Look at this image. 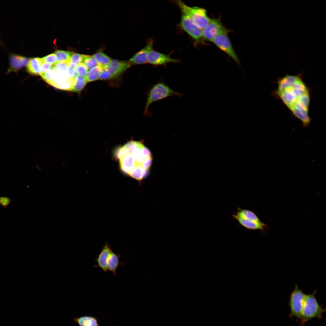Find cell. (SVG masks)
Listing matches in <instances>:
<instances>
[{"instance_id":"obj_25","label":"cell","mask_w":326,"mask_h":326,"mask_svg":"<svg viewBox=\"0 0 326 326\" xmlns=\"http://www.w3.org/2000/svg\"><path fill=\"white\" fill-rule=\"evenodd\" d=\"M82 63L86 66L88 69H90L98 65L92 56L83 55Z\"/></svg>"},{"instance_id":"obj_8","label":"cell","mask_w":326,"mask_h":326,"mask_svg":"<svg viewBox=\"0 0 326 326\" xmlns=\"http://www.w3.org/2000/svg\"><path fill=\"white\" fill-rule=\"evenodd\" d=\"M182 14L179 26L193 39L196 43L201 42L204 39L202 30L188 17Z\"/></svg>"},{"instance_id":"obj_11","label":"cell","mask_w":326,"mask_h":326,"mask_svg":"<svg viewBox=\"0 0 326 326\" xmlns=\"http://www.w3.org/2000/svg\"><path fill=\"white\" fill-rule=\"evenodd\" d=\"M178 61L171 57L169 54L161 53L153 49L149 52L147 63L154 66L165 65L170 63H177Z\"/></svg>"},{"instance_id":"obj_30","label":"cell","mask_w":326,"mask_h":326,"mask_svg":"<svg viewBox=\"0 0 326 326\" xmlns=\"http://www.w3.org/2000/svg\"><path fill=\"white\" fill-rule=\"evenodd\" d=\"M113 79V77L107 69L104 68L100 76L99 79L101 80H109Z\"/></svg>"},{"instance_id":"obj_10","label":"cell","mask_w":326,"mask_h":326,"mask_svg":"<svg viewBox=\"0 0 326 326\" xmlns=\"http://www.w3.org/2000/svg\"><path fill=\"white\" fill-rule=\"evenodd\" d=\"M202 32L204 39L212 42L217 36L222 33L228 32V30L220 20L211 19L208 25L202 30Z\"/></svg>"},{"instance_id":"obj_20","label":"cell","mask_w":326,"mask_h":326,"mask_svg":"<svg viewBox=\"0 0 326 326\" xmlns=\"http://www.w3.org/2000/svg\"><path fill=\"white\" fill-rule=\"evenodd\" d=\"M103 69V68L98 65L90 69L85 78L87 82L99 79Z\"/></svg>"},{"instance_id":"obj_13","label":"cell","mask_w":326,"mask_h":326,"mask_svg":"<svg viewBox=\"0 0 326 326\" xmlns=\"http://www.w3.org/2000/svg\"><path fill=\"white\" fill-rule=\"evenodd\" d=\"M153 41L152 39L148 40L145 46L136 53L128 60L131 65H140L148 63V54L149 51L153 49Z\"/></svg>"},{"instance_id":"obj_14","label":"cell","mask_w":326,"mask_h":326,"mask_svg":"<svg viewBox=\"0 0 326 326\" xmlns=\"http://www.w3.org/2000/svg\"><path fill=\"white\" fill-rule=\"evenodd\" d=\"M29 59L24 56L12 54L9 58V66L7 74L14 72L16 74L18 71L27 65Z\"/></svg>"},{"instance_id":"obj_21","label":"cell","mask_w":326,"mask_h":326,"mask_svg":"<svg viewBox=\"0 0 326 326\" xmlns=\"http://www.w3.org/2000/svg\"><path fill=\"white\" fill-rule=\"evenodd\" d=\"M85 78L77 75L73 78V85L72 91L75 92L80 91L87 83Z\"/></svg>"},{"instance_id":"obj_5","label":"cell","mask_w":326,"mask_h":326,"mask_svg":"<svg viewBox=\"0 0 326 326\" xmlns=\"http://www.w3.org/2000/svg\"><path fill=\"white\" fill-rule=\"evenodd\" d=\"M176 2L182 14L189 18L201 29L204 28L210 22L211 19L208 16L205 9L197 6H189L181 0Z\"/></svg>"},{"instance_id":"obj_15","label":"cell","mask_w":326,"mask_h":326,"mask_svg":"<svg viewBox=\"0 0 326 326\" xmlns=\"http://www.w3.org/2000/svg\"><path fill=\"white\" fill-rule=\"evenodd\" d=\"M112 252L110 245L106 242L96 260V267H99L105 272L107 271V260Z\"/></svg>"},{"instance_id":"obj_32","label":"cell","mask_w":326,"mask_h":326,"mask_svg":"<svg viewBox=\"0 0 326 326\" xmlns=\"http://www.w3.org/2000/svg\"><path fill=\"white\" fill-rule=\"evenodd\" d=\"M11 201V199L7 197H0V205L5 209L7 208Z\"/></svg>"},{"instance_id":"obj_3","label":"cell","mask_w":326,"mask_h":326,"mask_svg":"<svg viewBox=\"0 0 326 326\" xmlns=\"http://www.w3.org/2000/svg\"><path fill=\"white\" fill-rule=\"evenodd\" d=\"M183 95L182 94L171 89L164 82H159L153 85L148 92L143 113L145 116L150 115L149 108L154 102L173 96L181 97Z\"/></svg>"},{"instance_id":"obj_29","label":"cell","mask_w":326,"mask_h":326,"mask_svg":"<svg viewBox=\"0 0 326 326\" xmlns=\"http://www.w3.org/2000/svg\"><path fill=\"white\" fill-rule=\"evenodd\" d=\"M40 59L41 61L49 63L53 65L58 62L57 57L55 53L49 54Z\"/></svg>"},{"instance_id":"obj_2","label":"cell","mask_w":326,"mask_h":326,"mask_svg":"<svg viewBox=\"0 0 326 326\" xmlns=\"http://www.w3.org/2000/svg\"><path fill=\"white\" fill-rule=\"evenodd\" d=\"M115 155L124 174L139 181L147 176L152 164V155L142 142H128L118 148Z\"/></svg>"},{"instance_id":"obj_4","label":"cell","mask_w":326,"mask_h":326,"mask_svg":"<svg viewBox=\"0 0 326 326\" xmlns=\"http://www.w3.org/2000/svg\"><path fill=\"white\" fill-rule=\"evenodd\" d=\"M325 309L319 305L314 294H305L300 318L301 326L312 319H321Z\"/></svg>"},{"instance_id":"obj_9","label":"cell","mask_w":326,"mask_h":326,"mask_svg":"<svg viewBox=\"0 0 326 326\" xmlns=\"http://www.w3.org/2000/svg\"><path fill=\"white\" fill-rule=\"evenodd\" d=\"M228 33H224L219 34L212 42L217 47L226 53L240 66L239 59L232 46L228 35Z\"/></svg>"},{"instance_id":"obj_28","label":"cell","mask_w":326,"mask_h":326,"mask_svg":"<svg viewBox=\"0 0 326 326\" xmlns=\"http://www.w3.org/2000/svg\"><path fill=\"white\" fill-rule=\"evenodd\" d=\"M88 69L86 66L83 63L78 64L75 68V71L77 75L85 78L87 75L88 71Z\"/></svg>"},{"instance_id":"obj_24","label":"cell","mask_w":326,"mask_h":326,"mask_svg":"<svg viewBox=\"0 0 326 326\" xmlns=\"http://www.w3.org/2000/svg\"><path fill=\"white\" fill-rule=\"evenodd\" d=\"M83 59V55L77 53H73L70 57L69 62V67L75 69L79 64L82 63Z\"/></svg>"},{"instance_id":"obj_22","label":"cell","mask_w":326,"mask_h":326,"mask_svg":"<svg viewBox=\"0 0 326 326\" xmlns=\"http://www.w3.org/2000/svg\"><path fill=\"white\" fill-rule=\"evenodd\" d=\"M73 52L60 50H57L55 52L58 62H69Z\"/></svg>"},{"instance_id":"obj_17","label":"cell","mask_w":326,"mask_h":326,"mask_svg":"<svg viewBox=\"0 0 326 326\" xmlns=\"http://www.w3.org/2000/svg\"><path fill=\"white\" fill-rule=\"evenodd\" d=\"M120 257L119 254H116L112 251L107 260L108 271H111L114 275H116V271L118 266L123 264V263L120 262Z\"/></svg>"},{"instance_id":"obj_19","label":"cell","mask_w":326,"mask_h":326,"mask_svg":"<svg viewBox=\"0 0 326 326\" xmlns=\"http://www.w3.org/2000/svg\"><path fill=\"white\" fill-rule=\"evenodd\" d=\"M93 56L97 61L98 65L103 68H106L110 64L112 59L105 54L102 50H99Z\"/></svg>"},{"instance_id":"obj_7","label":"cell","mask_w":326,"mask_h":326,"mask_svg":"<svg viewBox=\"0 0 326 326\" xmlns=\"http://www.w3.org/2000/svg\"><path fill=\"white\" fill-rule=\"evenodd\" d=\"M305 294L296 285L291 294L289 301L290 316L300 319Z\"/></svg>"},{"instance_id":"obj_16","label":"cell","mask_w":326,"mask_h":326,"mask_svg":"<svg viewBox=\"0 0 326 326\" xmlns=\"http://www.w3.org/2000/svg\"><path fill=\"white\" fill-rule=\"evenodd\" d=\"M73 321L78 326H99L97 318L94 316L84 315L73 318Z\"/></svg>"},{"instance_id":"obj_23","label":"cell","mask_w":326,"mask_h":326,"mask_svg":"<svg viewBox=\"0 0 326 326\" xmlns=\"http://www.w3.org/2000/svg\"><path fill=\"white\" fill-rule=\"evenodd\" d=\"M56 73L68 74L69 67V62H58L53 65Z\"/></svg>"},{"instance_id":"obj_12","label":"cell","mask_w":326,"mask_h":326,"mask_svg":"<svg viewBox=\"0 0 326 326\" xmlns=\"http://www.w3.org/2000/svg\"><path fill=\"white\" fill-rule=\"evenodd\" d=\"M131 66L128 60L113 59L106 68L113 79L120 77Z\"/></svg>"},{"instance_id":"obj_1","label":"cell","mask_w":326,"mask_h":326,"mask_svg":"<svg viewBox=\"0 0 326 326\" xmlns=\"http://www.w3.org/2000/svg\"><path fill=\"white\" fill-rule=\"evenodd\" d=\"M275 94L283 102L293 115L307 127L311 122L308 114L310 102L309 88L304 82L302 73L286 75L277 81Z\"/></svg>"},{"instance_id":"obj_6","label":"cell","mask_w":326,"mask_h":326,"mask_svg":"<svg viewBox=\"0 0 326 326\" xmlns=\"http://www.w3.org/2000/svg\"><path fill=\"white\" fill-rule=\"evenodd\" d=\"M232 216L241 225L248 229L264 231L267 226L262 222L254 212L248 209L238 208Z\"/></svg>"},{"instance_id":"obj_31","label":"cell","mask_w":326,"mask_h":326,"mask_svg":"<svg viewBox=\"0 0 326 326\" xmlns=\"http://www.w3.org/2000/svg\"><path fill=\"white\" fill-rule=\"evenodd\" d=\"M53 66V65L50 63L41 61L40 75H41L44 74L50 69Z\"/></svg>"},{"instance_id":"obj_33","label":"cell","mask_w":326,"mask_h":326,"mask_svg":"<svg viewBox=\"0 0 326 326\" xmlns=\"http://www.w3.org/2000/svg\"><path fill=\"white\" fill-rule=\"evenodd\" d=\"M68 75L69 78H74L77 75L75 69L73 68L69 67L68 70Z\"/></svg>"},{"instance_id":"obj_26","label":"cell","mask_w":326,"mask_h":326,"mask_svg":"<svg viewBox=\"0 0 326 326\" xmlns=\"http://www.w3.org/2000/svg\"><path fill=\"white\" fill-rule=\"evenodd\" d=\"M56 74V72L53 65L48 71L40 75L44 81L49 84L53 79Z\"/></svg>"},{"instance_id":"obj_27","label":"cell","mask_w":326,"mask_h":326,"mask_svg":"<svg viewBox=\"0 0 326 326\" xmlns=\"http://www.w3.org/2000/svg\"><path fill=\"white\" fill-rule=\"evenodd\" d=\"M73 83V78H69L64 82L59 84L55 87L61 89L72 91Z\"/></svg>"},{"instance_id":"obj_18","label":"cell","mask_w":326,"mask_h":326,"mask_svg":"<svg viewBox=\"0 0 326 326\" xmlns=\"http://www.w3.org/2000/svg\"><path fill=\"white\" fill-rule=\"evenodd\" d=\"M41 63L40 58H34L29 59L27 64V71L32 75H40Z\"/></svg>"}]
</instances>
